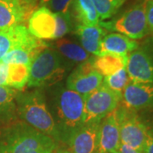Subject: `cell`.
<instances>
[{
  "instance_id": "5bb4252c",
  "label": "cell",
  "mask_w": 153,
  "mask_h": 153,
  "mask_svg": "<svg viewBox=\"0 0 153 153\" xmlns=\"http://www.w3.org/2000/svg\"><path fill=\"white\" fill-rule=\"evenodd\" d=\"M36 38L31 35L23 24L0 30V62L12 49L31 44Z\"/></svg>"
},
{
  "instance_id": "4fadbf2b",
  "label": "cell",
  "mask_w": 153,
  "mask_h": 153,
  "mask_svg": "<svg viewBox=\"0 0 153 153\" xmlns=\"http://www.w3.org/2000/svg\"><path fill=\"white\" fill-rule=\"evenodd\" d=\"M123 99L128 109L153 108V83L128 82L123 89Z\"/></svg>"
},
{
  "instance_id": "9a60e30c",
  "label": "cell",
  "mask_w": 153,
  "mask_h": 153,
  "mask_svg": "<svg viewBox=\"0 0 153 153\" xmlns=\"http://www.w3.org/2000/svg\"><path fill=\"white\" fill-rule=\"evenodd\" d=\"M47 48L48 44L45 42L36 38V40L31 44L10 50L2 59L1 62L5 64H24L30 66L36 56Z\"/></svg>"
},
{
  "instance_id": "6da1fadb",
  "label": "cell",
  "mask_w": 153,
  "mask_h": 153,
  "mask_svg": "<svg viewBox=\"0 0 153 153\" xmlns=\"http://www.w3.org/2000/svg\"><path fill=\"white\" fill-rule=\"evenodd\" d=\"M56 144L52 137L25 122L0 128V153H52Z\"/></svg>"
},
{
  "instance_id": "7402d4cb",
  "label": "cell",
  "mask_w": 153,
  "mask_h": 153,
  "mask_svg": "<svg viewBox=\"0 0 153 153\" xmlns=\"http://www.w3.org/2000/svg\"><path fill=\"white\" fill-rule=\"evenodd\" d=\"M55 46L61 55L73 61L84 62L89 58L88 53L85 49L68 39H58L55 43Z\"/></svg>"
},
{
  "instance_id": "ba28073f",
  "label": "cell",
  "mask_w": 153,
  "mask_h": 153,
  "mask_svg": "<svg viewBox=\"0 0 153 153\" xmlns=\"http://www.w3.org/2000/svg\"><path fill=\"white\" fill-rule=\"evenodd\" d=\"M102 82L103 76L95 70L92 60H86L68 76L66 87L85 96L98 88Z\"/></svg>"
},
{
  "instance_id": "ac0fdd59",
  "label": "cell",
  "mask_w": 153,
  "mask_h": 153,
  "mask_svg": "<svg viewBox=\"0 0 153 153\" xmlns=\"http://www.w3.org/2000/svg\"><path fill=\"white\" fill-rule=\"evenodd\" d=\"M76 34L80 38L83 49L89 54L100 55V48L105 30L101 26H84L79 24L76 27Z\"/></svg>"
},
{
  "instance_id": "1f68e13d",
  "label": "cell",
  "mask_w": 153,
  "mask_h": 153,
  "mask_svg": "<svg viewBox=\"0 0 153 153\" xmlns=\"http://www.w3.org/2000/svg\"><path fill=\"white\" fill-rule=\"evenodd\" d=\"M23 5L25 6L27 10H29V7H33L36 4V3L38 0H19Z\"/></svg>"
},
{
  "instance_id": "52a82bcc",
  "label": "cell",
  "mask_w": 153,
  "mask_h": 153,
  "mask_svg": "<svg viewBox=\"0 0 153 153\" xmlns=\"http://www.w3.org/2000/svg\"><path fill=\"white\" fill-rule=\"evenodd\" d=\"M116 112L119 123L121 143L143 153L148 134L146 128L137 116L126 110L116 109Z\"/></svg>"
},
{
  "instance_id": "7a4b0ae2",
  "label": "cell",
  "mask_w": 153,
  "mask_h": 153,
  "mask_svg": "<svg viewBox=\"0 0 153 153\" xmlns=\"http://www.w3.org/2000/svg\"><path fill=\"white\" fill-rule=\"evenodd\" d=\"M16 102L17 113L26 123L54 140L59 138V128L40 90L18 93Z\"/></svg>"
},
{
  "instance_id": "30bf717a",
  "label": "cell",
  "mask_w": 153,
  "mask_h": 153,
  "mask_svg": "<svg viewBox=\"0 0 153 153\" xmlns=\"http://www.w3.org/2000/svg\"><path fill=\"white\" fill-rule=\"evenodd\" d=\"M126 70L130 82L153 83V59L143 50L128 55Z\"/></svg>"
},
{
  "instance_id": "8fae6325",
  "label": "cell",
  "mask_w": 153,
  "mask_h": 153,
  "mask_svg": "<svg viewBox=\"0 0 153 153\" xmlns=\"http://www.w3.org/2000/svg\"><path fill=\"white\" fill-rule=\"evenodd\" d=\"M27 29L32 36L40 40L55 39L56 32L55 13L42 6L31 15Z\"/></svg>"
},
{
  "instance_id": "d6a6232c",
  "label": "cell",
  "mask_w": 153,
  "mask_h": 153,
  "mask_svg": "<svg viewBox=\"0 0 153 153\" xmlns=\"http://www.w3.org/2000/svg\"><path fill=\"white\" fill-rule=\"evenodd\" d=\"M55 153H71L70 151L68 150H66V149H59L57 151H55Z\"/></svg>"
},
{
  "instance_id": "f546056e",
  "label": "cell",
  "mask_w": 153,
  "mask_h": 153,
  "mask_svg": "<svg viewBox=\"0 0 153 153\" xmlns=\"http://www.w3.org/2000/svg\"><path fill=\"white\" fill-rule=\"evenodd\" d=\"M143 153H153V135L149 132L144 146Z\"/></svg>"
},
{
  "instance_id": "9c48e42d",
  "label": "cell",
  "mask_w": 153,
  "mask_h": 153,
  "mask_svg": "<svg viewBox=\"0 0 153 153\" xmlns=\"http://www.w3.org/2000/svg\"><path fill=\"white\" fill-rule=\"evenodd\" d=\"M100 122L83 123L70 134L69 146L71 153H97Z\"/></svg>"
},
{
  "instance_id": "d6986e66",
  "label": "cell",
  "mask_w": 153,
  "mask_h": 153,
  "mask_svg": "<svg viewBox=\"0 0 153 153\" xmlns=\"http://www.w3.org/2000/svg\"><path fill=\"white\" fill-rule=\"evenodd\" d=\"M128 55L115 54H100L92 60L94 67L102 76H106L115 73L122 68L126 67Z\"/></svg>"
},
{
  "instance_id": "603a6c76",
  "label": "cell",
  "mask_w": 153,
  "mask_h": 153,
  "mask_svg": "<svg viewBox=\"0 0 153 153\" xmlns=\"http://www.w3.org/2000/svg\"><path fill=\"white\" fill-rule=\"evenodd\" d=\"M7 87L22 90L27 84L30 75V66L24 64H8Z\"/></svg>"
},
{
  "instance_id": "484cf974",
  "label": "cell",
  "mask_w": 153,
  "mask_h": 153,
  "mask_svg": "<svg viewBox=\"0 0 153 153\" xmlns=\"http://www.w3.org/2000/svg\"><path fill=\"white\" fill-rule=\"evenodd\" d=\"M72 0H41V4L54 13L70 16V7Z\"/></svg>"
},
{
  "instance_id": "f1b7e54d",
  "label": "cell",
  "mask_w": 153,
  "mask_h": 153,
  "mask_svg": "<svg viewBox=\"0 0 153 153\" xmlns=\"http://www.w3.org/2000/svg\"><path fill=\"white\" fill-rule=\"evenodd\" d=\"M9 66L4 62H0V86L7 87Z\"/></svg>"
},
{
  "instance_id": "83f0119b",
  "label": "cell",
  "mask_w": 153,
  "mask_h": 153,
  "mask_svg": "<svg viewBox=\"0 0 153 153\" xmlns=\"http://www.w3.org/2000/svg\"><path fill=\"white\" fill-rule=\"evenodd\" d=\"M146 16L148 28L153 32V0H147L146 5Z\"/></svg>"
},
{
  "instance_id": "e575fe53",
  "label": "cell",
  "mask_w": 153,
  "mask_h": 153,
  "mask_svg": "<svg viewBox=\"0 0 153 153\" xmlns=\"http://www.w3.org/2000/svg\"><path fill=\"white\" fill-rule=\"evenodd\" d=\"M52 153H55V152H52Z\"/></svg>"
},
{
  "instance_id": "3957f363",
  "label": "cell",
  "mask_w": 153,
  "mask_h": 153,
  "mask_svg": "<svg viewBox=\"0 0 153 153\" xmlns=\"http://www.w3.org/2000/svg\"><path fill=\"white\" fill-rule=\"evenodd\" d=\"M65 69L59 55L52 49H44L30 65V75L27 86L45 87L52 85L62 78Z\"/></svg>"
},
{
  "instance_id": "4316f807",
  "label": "cell",
  "mask_w": 153,
  "mask_h": 153,
  "mask_svg": "<svg viewBox=\"0 0 153 153\" xmlns=\"http://www.w3.org/2000/svg\"><path fill=\"white\" fill-rule=\"evenodd\" d=\"M56 17V32L55 39L63 38L69 32L70 28V16H66L60 13H55Z\"/></svg>"
},
{
  "instance_id": "e0dca14e",
  "label": "cell",
  "mask_w": 153,
  "mask_h": 153,
  "mask_svg": "<svg viewBox=\"0 0 153 153\" xmlns=\"http://www.w3.org/2000/svg\"><path fill=\"white\" fill-rule=\"evenodd\" d=\"M138 43L135 40L128 38L121 33L105 34L102 38L100 48V54H115V55H128L129 53L136 50Z\"/></svg>"
},
{
  "instance_id": "5b68a950",
  "label": "cell",
  "mask_w": 153,
  "mask_h": 153,
  "mask_svg": "<svg viewBox=\"0 0 153 153\" xmlns=\"http://www.w3.org/2000/svg\"><path fill=\"white\" fill-rule=\"evenodd\" d=\"M123 99V92L111 89L102 84L84 96V123L100 122L114 111Z\"/></svg>"
},
{
  "instance_id": "44dd1931",
  "label": "cell",
  "mask_w": 153,
  "mask_h": 153,
  "mask_svg": "<svg viewBox=\"0 0 153 153\" xmlns=\"http://www.w3.org/2000/svg\"><path fill=\"white\" fill-rule=\"evenodd\" d=\"M19 91L10 87L0 86V121L10 120L16 113V99Z\"/></svg>"
},
{
  "instance_id": "2e32d148",
  "label": "cell",
  "mask_w": 153,
  "mask_h": 153,
  "mask_svg": "<svg viewBox=\"0 0 153 153\" xmlns=\"http://www.w3.org/2000/svg\"><path fill=\"white\" fill-rule=\"evenodd\" d=\"M27 12L19 0H0V30L22 24Z\"/></svg>"
},
{
  "instance_id": "7c38bea8",
  "label": "cell",
  "mask_w": 153,
  "mask_h": 153,
  "mask_svg": "<svg viewBox=\"0 0 153 153\" xmlns=\"http://www.w3.org/2000/svg\"><path fill=\"white\" fill-rule=\"evenodd\" d=\"M121 144L119 123L116 110L100 121L99 128L98 152L108 153L118 150Z\"/></svg>"
},
{
  "instance_id": "cb8c5ba5",
  "label": "cell",
  "mask_w": 153,
  "mask_h": 153,
  "mask_svg": "<svg viewBox=\"0 0 153 153\" xmlns=\"http://www.w3.org/2000/svg\"><path fill=\"white\" fill-rule=\"evenodd\" d=\"M100 20H106L117 11L124 0H91Z\"/></svg>"
},
{
  "instance_id": "277c9868",
  "label": "cell",
  "mask_w": 153,
  "mask_h": 153,
  "mask_svg": "<svg viewBox=\"0 0 153 153\" xmlns=\"http://www.w3.org/2000/svg\"><path fill=\"white\" fill-rule=\"evenodd\" d=\"M146 2L147 0H138L120 16L111 22H100V26L134 40L143 38L148 31L146 16Z\"/></svg>"
},
{
  "instance_id": "836d02e7",
  "label": "cell",
  "mask_w": 153,
  "mask_h": 153,
  "mask_svg": "<svg viewBox=\"0 0 153 153\" xmlns=\"http://www.w3.org/2000/svg\"><path fill=\"white\" fill-rule=\"evenodd\" d=\"M108 153H119V152H118V151H116V152H108Z\"/></svg>"
},
{
  "instance_id": "ffe728a7",
  "label": "cell",
  "mask_w": 153,
  "mask_h": 153,
  "mask_svg": "<svg viewBox=\"0 0 153 153\" xmlns=\"http://www.w3.org/2000/svg\"><path fill=\"white\" fill-rule=\"evenodd\" d=\"M71 6L76 19L84 26L100 24V17L91 0H72Z\"/></svg>"
},
{
  "instance_id": "4dcf8cb0",
  "label": "cell",
  "mask_w": 153,
  "mask_h": 153,
  "mask_svg": "<svg viewBox=\"0 0 153 153\" xmlns=\"http://www.w3.org/2000/svg\"><path fill=\"white\" fill-rule=\"evenodd\" d=\"M118 152L119 153H141L138 152L137 150L134 149V148L130 147L129 146H127L125 144L121 143L119 148H118Z\"/></svg>"
},
{
  "instance_id": "8992f818",
  "label": "cell",
  "mask_w": 153,
  "mask_h": 153,
  "mask_svg": "<svg viewBox=\"0 0 153 153\" xmlns=\"http://www.w3.org/2000/svg\"><path fill=\"white\" fill-rule=\"evenodd\" d=\"M56 116L70 134L84 123V96L68 88H63L55 100Z\"/></svg>"
},
{
  "instance_id": "d4e9b609",
  "label": "cell",
  "mask_w": 153,
  "mask_h": 153,
  "mask_svg": "<svg viewBox=\"0 0 153 153\" xmlns=\"http://www.w3.org/2000/svg\"><path fill=\"white\" fill-rule=\"evenodd\" d=\"M128 80H129L128 75L126 70V67H124L116 71L111 75L105 76V78L103 79V83L112 90L122 92L129 82Z\"/></svg>"
}]
</instances>
